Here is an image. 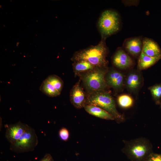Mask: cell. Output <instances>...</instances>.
I'll return each instance as SVG.
<instances>
[{"mask_svg": "<svg viewBox=\"0 0 161 161\" xmlns=\"http://www.w3.org/2000/svg\"><path fill=\"white\" fill-rule=\"evenodd\" d=\"M106 39H101L97 45L75 52L71 58L73 61H86L96 67H107L106 57L109 49L106 43Z\"/></svg>", "mask_w": 161, "mask_h": 161, "instance_id": "1", "label": "cell"}, {"mask_svg": "<svg viewBox=\"0 0 161 161\" xmlns=\"http://www.w3.org/2000/svg\"><path fill=\"white\" fill-rule=\"evenodd\" d=\"M38 143L35 131L30 126L15 144L10 145V149L18 153L31 151L34 150Z\"/></svg>", "mask_w": 161, "mask_h": 161, "instance_id": "6", "label": "cell"}, {"mask_svg": "<svg viewBox=\"0 0 161 161\" xmlns=\"http://www.w3.org/2000/svg\"><path fill=\"white\" fill-rule=\"evenodd\" d=\"M84 108L88 113L95 117L106 120H115L114 117L109 112L98 106L86 105Z\"/></svg>", "mask_w": 161, "mask_h": 161, "instance_id": "13", "label": "cell"}, {"mask_svg": "<svg viewBox=\"0 0 161 161\" xmlns=\"http://www.w3.org/2000/svg\"><path fill=\"white\" fill-rule=\"evenodd\" d=\"M113 65L120 69H126L132 67L134 61L131 57L122 47H118L112 58Z\"/></svg>", "mask_w": 161, "mask_h": 161, "instance_id": "9", "label": "cell"}, {"mask_svg": "<svg viewBox=\"0 0 161 161\" xmlns=\"http://www.w3.org/2000/svg\"><path fill=\"white\" fill-rule=\"evenodd\" d=\"M5 136L10 144H15L24 133L30 127L27 124L18 122L14 124L5 125Z\"/></svg>", "mask_w": 161, "mask_h": 161, "instance_id": "7", "label": "cell"}, {"mask_svg": "<svg viewBox=\"0 0 161 161\" xmlns=\"http://www.w3.org/2000/svg\"><path fill=\"white\" fill-rule=\"evenodd\" d=\"M160 59L147 56L142 52L138 58V68L140 70L146 69L154 65Z\"/></svg>", "mask_w": 161, "mask_h": 161, "instance_id": "15", "label": "cell"}, {"mask_svg": "<svg viewBox=\"0 0 161 161\" xmlns=\"http://www.w3.org/2000/svg\"><path fill=\"white\" fill-rule=\"evenodd\" d=\"M121 26V21L119 13L112 9L103 11L97 22V27L101 38L105 39L119 32Z\"/></svg>", "mask_w": 161, "mask_h": 161, "instance_id": "4", "label": "cell"}, {"mask_svg": "<svg viewBox=\"0 0 161 161\" xmlns=\"http://www.w3.org/2000/svg\"><path fill=\"white\" fill-rule=\"evenodd\" d=\"M72 65L75 75L90 71L96 67L89 62L83 60L74 61Z\"/></svg>", "mask_w": 161, "mask_h": 161, "instance_id": "16", "label": "cell"}, {"mask_svg": "<svg viewBox=\"0 0 161 161\" xmlns=\"http://www.w3.org/2000/svg\"><path fill=\"white\" fill-rule=\"evenodd\" d=\"M108 70L107 67H95L78 75L80 76L88 92L105 90L108 86L105 80Z\"/></svg>", "mask_w": 161, "mask_h": 161, "instance_id": "5", "label": "cell"}, {"mask_svg": "<svg viewBox=\"0 0 161 161\" xmlns=\"http://www.w3.org/2000/svg\"><path fill=\"white\" fill-rule=\"evenodd\" d=\"M145 161H161V154L151 153Z\"/></svg>", "mask_w": 161, "mask_h": 161, "instance_id": "22", "label": "cell"}, {"mask_svg": "<svg viewBox=\"0 0 161 161\" xmlns=\"http://www.w3.org/2000/svg\"><path fill=\"white\" fill-rule=\"evenodd\" d=\"M143 38L142 36L127 38L124 41L122 47L130 56L139 58L142 52Z\"/></svg>", "mask_w": 161, "mask_h": 161, "instance_id": "8", "label": "cell"}, {"mask_svg": "<svg viewBox=\"0 0 161 161\" xmlns=\"http://www.w3.org/2000/svg\"><path fill=\"white\" fill-rule=\"evenodd\" d=\"M123 143L124 145L122 151L130 161H145L153 152L151 143L145 138L123 140Z\"/></svg>", "mask_w": 161, "mask_h": 161, "instance_id": "3", "label": "cell"}, {"mask_svg": "<svg viewBox=\"0 0 161 161\" xmlns=\"http://www.w3.org/2000/svg\"><path fill=\"white\" fill-rule=\"evenodd\" d=\"M70 99L72 104L77 109L84 108L86 105V96L80 85L79 81L71 89Z\"/></svg>", "mask_w": 161, "mask_h": 161, "instance_id": "10", "label": "cell"}, {"mask_svg": "<svg viewBox=\"0 0 161 161\" xmlns=\"http://www.w3.org/2000/svg\"><path fill=\"white\" fill-rule=\"evenodd\" d=\"M160 107H161V103H160Z\"/></svg>", "mask_w": 161, "mask_h": 161, "instance_id": "25", "label": "cell"}, {"mask_svg": "<svg viewBox=\"0 0 161 161\" xmlns=\"http://www.w3.org/2000/svg\"><path fill=\"white\" fill-rule=\"evenodd\" d=\"M59 134L61 139L64 141H67L69 138V131L66 128L64 127H63L60 130Z\"/></svg>", "mask_w": 161, "mask_h": 161, "instance_id": "21", "label": "cell"}, {"mask_svg": "<svg viewBox=\"0 0 161 161\" xmlns=\"http://www.w3.org/2000/svg\"><path fill=\"white\" fill-rule=\"evenodd\" d=\"M142 52L147 56L161 59V49L158 43L151 38H143Z\"/></svg>", "mask_w": 161, "mask_h": 161, "instance_id": "12", "label": "cell"}, {"mask_svg": "<svg viewBox=\"0 0 161 161\" xmlns=\"http://www.w3.org/2000/svg\"><path fill=\"white\" fill-rule=\"evenodd\" d=\"M86 96V105L98 106L105 110L114 118L118 123L124 120L123 116L117 111L115 101L110 93L102 90L88 92Z\"/></svg>", "mask_w": 161, "mask_h": 161, "instance_id": "2", "label": "cell"}, {"mask_svg": "<svg viewBox=\"0 0 161 161\" xmlns=\"http://www.w3.org/2000/svg\"><path fill=\"white\" fill-rule=\"evenodd\" d=\"M119 105L124 109H128L131 107L134 101L132 97L129 95L123 94L120 95L117 98Z\"/></svg>", "mask_w": 161, "mask_h": 161, "instance_id": "18", "label": "cell"}, {"mask_svg": "<svg viewBox=\"0 0 161 161\" xmlns=\"http://www.w3.org/2000/svg\"><path fill=\"white\" fill-rule=\"evenodd\" d=\"M39 161H54L52 156L49 154H46Z\"/></svg>", "mask_w": 161, "mask_h": 161, "instance_id": "24", "label": "cell"}, {"mask_svg": "<svg viewBox=\"0 0 161 161\" xmlns=\"http://www.w3.org/2000/svg\"><path fill=\"white\" fill-rule=\"evenodd\" d=\"M125 83L126 87L130 91H136L140 87L141 83L140 75L135 72H131L127 76Z\"/></svg>", "mask_w": 161, "mask_h": 161, "instance_id": "14", "label": "cell"}, {"mask_svg": "<svg viewBox=\"0 0 161 161\" xmlns=\"http://www.w3.org/2000/svg\"><path fill=\"white\" fill-rule=\"evenodd\" d=\"M105 80L107 85L115 90L120 89L123 86V75L121 72L116 70L108 69L106 74Z\"/></svg>", "mask_w": 161, "mask_h": 161, "instance_id": "11", "label": "cell"}, {"mask_svg": "<svg viewBox=\"0 0 161 161\" xmlns=\"http://www.w3.org/2000/svg\"><path fill=\"white\" fill-rule=\"evenodd\" d=\"M39 89L43 93L49 97H55L61 94L46 79L42 83Z\"/></svg>", "mask_w": 161, "mask_h": 161, "instance_id": "17", "label": "cell"}, {"mask_svg": "<svg viewBox=\"0 0 161 161\" xmlns=\"http://www.w3.org/2000/svg\"><path fill=\"white\" fill-rule=\"evenodd\" d=\"M149 89L156 104H160L161 102V84L153 86L149 88Z\"/></svg>", "mask_w": 161, "mask_h": 161, "instance_id": "19", "label": "cell"}, {"mask_svg": "<svg viewBox=\"0 0 161 161\" xmlns=\"http://www.w3.org/2000/svg\"><path fill=\"white\" fill-rule=\"evenodd\" d=\"M122 2L126 6H131L132 5L137 6L139 1L138 0H123Z\"/></svg>", "mask_w": 161, "mask_h": 161, "instance_id": "23", "label": "cell"}, {"mask_svg": "<svg viewBox=\"0 0 161 161\" xmlns=\"http://www.w3.org/2000/svg\"><path fill=\"white\" fill-rule=\"evenodd\" d=\"M60 93L63 86V82L58 76L53 75L49 76L46 78Z\"/></svg>", "mask_w": 161, "mask_h": 161, "instance_id": "20", "label": "cell"}]
</instances>
